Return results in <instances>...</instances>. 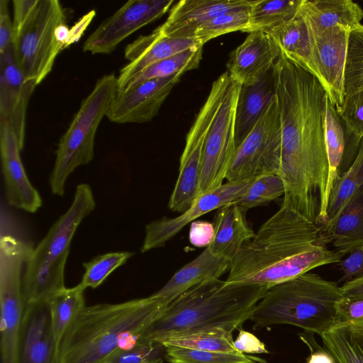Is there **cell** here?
<instances>
[{
  "label": "cell",
  "mask_w": 363,
  "mask_h": 363,
  "mask_svg": "<svg viewBox=\"0 0 363 363\" xmlns=\"http://www.w3.org/2000/svg\"><path fill=\"white\" fill-rule=\"evenodd\" d=\"M281 129L283 202L319 225L328 220L329 167L325 143L327 92L312 74L281 53L275 64Z\"/></svg>",
  "instance_id": "1"
},
{
  "label": "cell",
  "mask_w": 363,
  "mask_h": 363,
  "mask_svg": "<svg viewBox=\"0 0 363 363\" xmlns=\"http://www.w3.org/2000/svg\"><path fill=\"white\" fill-rule=\"evenodd\" d=\"M320 225L290 205L280 208L259 228L230 262L225 285H260L268 289L343 257L318 245Z\"/></svg>",
  "instance_id": "2"
},
{
  "label": "cell",
  "mask_w": 363,
  "mask_h": 363,
  "mask_svg": "<svg viewBox=\"0 0 363 363\" xmlns=\"http://www.w3.org/2000/svg\"><path fill=\"white\" fill-rule=\"evenodd\" d=\"M167 304L150 295L119 303L86 306L60 345L59 363H105L118 350L134 345Z\"/></svg>",
  "instance_id": "3"
},
{
  "label": "cell",
  "mask_w": 363,
  "mask_h": 363,
  "mask_svg": "<svg viewBox=\"0 0 363 363\" xmlns=\"http://www.w3.org/2000/svg\"><path fill=\"white\" fill-rule=\"evenodd\" d=\"M267 290L260 285H225L220 279L203 281L169 303L138 342L160 344L171 336L214 328L233 332L250 320Z\"/></svg>",
  "instance_id": "4"
},
{
  "label": "cell",
  "mask_w": 363,
  "mask_h": 363,
  "mask_svg": "<svg viewBox=\"0 0 363 363\" xmlns=\"http://www.w3.org/2000/svg\"><path fill=\"white\" fill-rule=\"evenodd\" d=\"M342 297L337 283L306 273L269 288L250 320L256 330L286 324L320 336L337 324L335 306Z\"/></svg>",
  "instance_id": "5"
},
{
  "label": "cell",
  "mask_w": 363,
  "mask_h": 363,
  "mask_svg": "<svg viewBox=\"0 0 363 363\" xmlns=\"http://www.w3.org/2000/svg\"><path fill=\"white\" fill-rule=\"evenodd\" d=\"M91 187L79 184L69 209L33 249L23 277L25 306L48 303L65 289V267L71 242L82 221L94 209Z\"/></svg>",
  "instance_id": "6"
},
{
  "label": "cell",
  "mask_w": 363,
  "mask_h": 363,
  "mask_svg": "<svg viewBox=\"0 0 363 363\" xmlns=\"http://www.w3.org/2000/svg\"><path fill=\"white\" fill-rule=\"evenodd\" d=\"M13 50L16 62L27 81L40 84L51 72L64 49L56 30L65 23L57 0H13Z\"/></svg>",
  "instance_id": "7"
},
{
  "label": "cell",
  "mask_w": 363,
  "mask_h": 363,
  "mask_svg": "<svg viewBox=\"0 0 363 363\" xmlns=\"http://www.w3.org/2000/svg\"><path fill=\"white\" fill-rule=\"evenodd\" d=\"M117 91V77L104 74L82 101L69 128L61 137L49 183L53 194L62 196L68 177L94 158L95 135Z\"/></svg>",
  "instance_id": "8"
},
{
  "label": "cell",
  "mask_w": 363,
  "mask_h": 363,
  "mask_svg": "<svg viewBox=\"0 0 363 363\" xmlns=\"http://www.w3.org/2000/svg\"><path fill=\"white\" fill-rule=\"evenodd\" d=\"M2 231L4 233H1L0 239L1 363H15L25 310L23 271L33 247L29 241Z\"/></svg>",
  "instance_id": "9"
},
{
  "label": "cell",
  "mask_w": 363,
  "mask_h": 363,
  "mask_svg": "<svg viewBox=\"0 0 363 363\" xmlns=\"http://www.w3.org/2000/svg\"><path fill=\"white\" fill-rule=\"evenodd\" d=\"M281 149V122L275 96L237 147L226 181L238 182L264 174H279Z\"/></svg>",
  "instance_id": "10"
},
{
  "label": "cell",
  "mask_w": 363,
  "mask_h": 363,
  "mask_svg": "<svg viewBox=\"0 0 363 363\" xmlns=\"http://www.w3.org/2000/svg\"><path fill=\"white\" fill-rule=\"evenodd\" d=\"M240 89V84L228 74L203 144L200 195L219 187L226 178L237 148L235 123Z\"/></svg>",
  "instance_id": "11"
},
{
  "label": "cell",
  "mask_w": 363,
  "mask_h": 363,
  "mask_svg": "<svg viewBox=\"0 0 363 363\" xmlns=\"http://www.w3.org/2000/svg\"><path fill=\"white\" fill-rule=\"evenodd\" d=\"M228 77L226 71L213 82L206 101L186 135L185 147L180 158L179 175L168 203V208L172 211L182 213L200 196L203 144Z\"/></svg>",
  "instance_id": "12"
},
{
  "label": "cell",
  "mask_w": 363,
  "mask_h": 363,
  "mask_svg": "<svg viewBox=\"0 0 363 363\" xmlns=\"http://www.w3.org/2000/svg\"><path fill=\"white\" fill-rule=\"evenodd\" d=\"M173 0H130L104 21L86 38L83 50L110 54L123 40L169 11Z\"/></svg>",
  "instance_id": "13"
},
{
  "label": "cell",
  "mask_w": 363,
  "mask_h": 363,
  "mask_svg": "<svg viewBox=\"0 0 363 363\" xmlns=\"http://www.w3.org/2000/svg\"><path fill=\"white\" fill-rule=\"evenodd\" d=\"M254 179L226 182L219 187L201 194L178 216L172 218L164 216L152 221L145 226L141 252L163 247L187 224L211 211L233 203L244 194Z\"/></svg>",
  "instance_id": "14"
},
{
  "label": "cell",
  "mask_w": 363,
  "mask_h": 363,
  "mask_svg": "<svg viewBox=\"0 0 363 363\" xmlns=\"http://www.w3.org/2000/svg\"><path fill=\"white\" fill-rule=\"evenodd\" d=\"M184 74L143 82L121 94H116L107 113L108 119L116 123H143L150 121L173 87Z\"/></svg>",
  "instance_id": "15"
},
{
  "label": "cell",
  "mask_w": 363,
  "mask_h": 363,
  "mask_svg": "<svg viewBox=\"0 0 363 363\" xmlns=\"http://www.w3.org/2000/svg\"><path fill=\"white\" fill-rule=\"evenodd\" d=\"M350 30L340 26L316 33L310 30L320 83L337 111L345 100V69Z\"/></svg>",
  "instance_id": "16"
},
{
  "label": "cell",
  "mask_w": 363,
  "mask_h": 363,
  "mask_svg": "<svg viewBox=\"0 0 363 363\" xmlns=\"http://www.w3.org/2000/svg\"><path fill=\"white\" fill-rule=\"evenodd\" d=\"M36 86L26 79L16 62L13 46L0 52V121L6 122L13 130L21 150L26 109Z\"/></svg>",
  "instance_id": "17"
},
{
  "label": "cell",
  "mask_w": 363,
  "mask_h": 363,
  "mask_svg": "<svg viewBox=\"0 0 363 363\" xmlns=\"http://www.w3.org/2000/svg\"><path fill=\"white\" fill-rule=\"evenodd\" d=\"M17 137L9 124L0 121V152L7 203L29 213L36 212L42 199L30 183L20 157Z\"/></svg>",
  "instance_id": "18"
},
{
  "label": "cell",
  "mask_w": 363,
  "mask_h": 363,
  "mask_svg": "<svg viewBox=\"0 0 363 363\" xmlns=\"http://www.w3.org/2000/svg\"><path fill=\"white\" fill-rule=\"evenodd\" d=\"M48 303L25 306L15 363H59Z\"/></svg>",
  "instance_id": "19"
},
{
  "label": "cell",
  "mask_w": 363,
  "mask_h": 363,
  "mask_svg": "<svg viewBox=\"0 0 363 363\" xmlns=\"http://www.w3.org/2000/svg\"><path fill=\"white\" fill-rule=\"evenodd\" d=\"M280 55V49L268 33H250L231 52L227 72L240 85H252L275 65Z\"/></svg>",
  "instance_id": "20"
},
{
  "label": "cell",
  "mask_w": 363,
  "mask_h": 363,
  "mask_svg": "<svg viewBox=\"0 0 363 363\" xmlns=\"http://www.w3.org/2000/svg\"><path fill=\"white\" fill-rule=\"evenodd\" d=\"M203 46L192 38L167 37L158 26L151 33L140 35L127 45L124 56L129 63L121 69L117 77V86L155 62L185 50Z\"/></svg>",
  "instance_id": "21"
},
{
  "label": "cell",
  "mask_w": 363,
  "mask_h": 363,
  "mask_svg": "<svg viewBox=\"0 0 363 363\" xmlns=\"http://www.w3.org/2000/svg\"><path fill=\"white\" fill-rule=\"evenodd\" d=\"M250 1H179L172 6L167 20L160 27L167 37L191 39L195 30L202 24L229 11L249 6Z\"/></svg>",
  "instance_id": "22"
},
{
  "label": "cell",
  "mask_w": 363,
  "mask_h": 363,
  "mask_svg": "<svg viewBox=\"0 0 363 363\" xmlns=\"http://www.w3.org/2000/svg\"><path fill=\"white\" fill-rule=\"evenodd\" d=\"M333 242L342 256L363 245V186L342 206L337 215L320 225L318 245Z\"/></svg>",
  "instance_id": "23"
},
{
  "label": "cell",
  "mask_w": 363,
  "mask_h": 363,
  "mask_svg": "<svg viewBox=\"0 0 363 363\" xmlns=\"http://www.w3.org/2000/svg\"><path fill=\"white\" fill-rule=\"evenodd\" d=\"M277 77L274 65L255 84L249 86L240 85L235 123L236 147L249 134L276 96Z\"/></svg>",
  "instance_id": "24"
},
{
  "label": "cell",
  "mask_w": 363,
  "mask_h": 363,
  "mask_svg": "<svg viewBox=\"0 0 363 363\" xmlns=\"http://www.w3.org/2000/svg\"><path fill=\"white\" fill-rule=\"evenodd\" d=\"M230 261L216 256L206 247L196 258L179 269L152 296L167 303L203 281L219 279L230 269Z\"/></svg>",
  "instance_id": "25"
},
{
  "label": "cell",
  "mask_w": 363,
  "mask_h": 363,
  "mask_svg": "<svg viewBox=\"0 0 363 363\" xmlns=\"http://www.w3.org/2000/svg\"><path fill=\"white\" fill-rule=\"evenodd\" d=\"M213 223L215 235L208 247L214 255L230 262L255 235L247 222L246 212L235 203L217 209Z\"/></svg>",
  "instance_id": "26"
},
{
  "label": "cell",
  "mask_w": 363,
  "mask_h": 363,
  "mask_svg": "<svg viewBox=\"0 0 363 363\" xmlns=\"http://www.w3.org/2000/svg\"><path fill=\"white\" fill-rule=\"evenodd\" d=\"M267 33L272 38L281 53L314 75L320 82L312 35L300 10L293 18Z\"/></svg>",
  "instance_id": "27"
},
{
  "label": "cell",
  "mask_w": 363,
  "mask_h": 363,
  "mask_svg": "<svg viewBox=\"0 0 363 363\" xmlns=\"http://www.w3.org/2000/svg\"><path fill=\"white\" fill-rule=\"evenodd\" d=\"M299 10L313 33L337 26L352 30L363 18V9L351 0H303Z\"/></svg>",
  "instance_id": "28"
},
{
  "label": "cell",
  "mask_w": 363,
  "mask_h": 363,
  "mask_svg": "<svg viewBox=\"0 0 363 363\" xmlns=\"http://www.w3.org/2000/svg\"><path fill=\"white\" fill-rule=\"evenodd\" d=\"M303 0H251L244 33H269L293 18Z\"/></svg>",
  "instance_id": "29"
},
{
  "label": "cell",
  "mask_w": 363,
  "mask_h": 363,
  "mask_svg": "<svg viewBox=\"0 0 363 363\" xmlns=\"http://www.w3.org/2000/svg\"><path fill=\"white\" fill-rule=\"evenodd\" d=\"M320 337L337 363H363V335L353 320L337 323Z\"/></svg>",
  "instance_id": "30"
},
{
  "label": "cell",
  "mask_w": 363,
  "mask_h": 363,
  "mask_svg": "<svg viewBox=\"0 0 363 363\" xmlns=\"http://www.w3.org/2000/svg\"><path fill=\"white\" fill-rule=\"evenodd\" d=\"M346 130L336 108L327 96L325 113V143L329 174L328 192L330 196L340 177L342 165L347 150Z\"/></svg>",
  "instance_id": "31"
},
{
  "label": "cell",
  "mask_w": 363,
  "mask_h": 363,
  "mask_svg": "<svg viewBox=\"0 0 363 363\" xmlns=\"http://www.w3.org/2000/svg\"><path fill=\"white\" fill-rule=\"evenodd\" d=\"M203 47L189 49L155 62L117 86L121 94L139 84L152 79L164 78L196 69L202 59Z\"/></svg>",
  "instance_id": "32"
},
{
  "label": "cell",
  "mask_w": 363,
  "mask_h": 363,
  "mask_svg": "<svg viewBox=\"0 0 363 363\" xmlns=\"http://www.w3.org/2000/svg\"><path fill=\"white\" fill-rule=\"evenodd\" d=\"M84 291L78 285L65 288L48 303L54 337L58 348L68 329L86 306Z\"/></svg>",
  "instance_id": "33"
},
{
  "label": "cell",
  "mask_w": 363,
  "mask_h": 363,
  "mask_svg": "<svg viewBox=\"0 0 363 363\" xmlns=\"http://www.w3.org/2000/svg\"><path fill=\"white\" fill-rule=\"evenodd\" d=\"M232 331L223 328H209L192 331L163 340L160 344L188 349L240 354L233 345Z\"/></svg>",
  "instance_id": "34"
},
{
  "label": "cell",
  "mask_w": 363,
  "mask_h": 363,
  "mask_svg": "<svg viewBox=\"0 0 363 363\" xmlns=\"http://www.w3.org/2000/svg\"><path fill=\"white\" fill-rule=\"evenodd\" d=\"M362 186L363 138L359 144L357 153L352 163L333 186L328 203L327 222L337 215L346 201Z\"/></svg>",
  "instance_id": "35"
},
{
  "label": "cell",
  "mask_w": 363,
  "mask_h": 363,
  "mask_svg": "<svg viewBox=\"0 0 363 363\" xmlns=\"http://www.w3.org/2000/svg\"><path fill=\"white\" fill-rule=\"evenodd\" d=\"M169 363H265L262 358L245 354L225 353L188 349L164 347Z\"/></svg>",
  "instance_id": "36"
},
{
  "label": "cell",
  "mask_w": 363,
  "mask_h": 363,
  "mask_svg": "<svg viewBox=\"0 0 363 363\" xmlns=\"http://www.w3.org/2000/svg\"><path fill=\"white\" fill-rule=\"evenodd\" d=\"M284 194V184L279 174H264L255 178L244 194L232 203L247 212L250 208L267 205Z\"/></svg>",
  "instance_id": "37"
},
{
  "label": "cell",
  "mask_w": 363,
  "mask_h": 363,
  "mask_svg": "<svg viewBox=\"0 0 363 363\" xmlns=\"http://www.w3.org/2000/svg\"><path fill=\"white\" fill-rule=\"evenodd\" d=\"M363 89V24L350 31L345 69V99Z\"/></svg>",
  "instance_id": "38"
},
{
  "label": "cell",
  "mask_w": 363,
  "mask_h": 363,
  "mask_svg": "<svg viewBox=\"0 0 363 363\" xmlns=\"http://www.w3.org/2000/svg\"><path fill=\"white\" fill-rule=\"evenodd\" d=\"M250 6V4L212 18L200 26L195 30L192 38L203 45L218 36L238 30L242 32L248 23Z\"/></svg>",
  "instance_id": "39"
},
{
  "label": "cell",
  "mask_w": 363,
  "mask_h": 363,
  "mask_svg": "<svg viewBox=\"0 0 363 363\" xmlns=\"http://www.w3.org/2000/svg\"><path fill=\"white\" fill-rule=\"evenodd\" d=\"M133 252H108L95 257L83 264L85 272L78 286L83 290L96 289L118 267L124 264Z\"/></svg>",
  "instance_id": "40"
},
{
  "label": "cell",
  "mask_w": 363,
  "mask_h": 363,
  "mask_svg": "<svg viewBox=\"0 0 363 363\" xmlns=\"http://www.w3.org/2000/svg\"><path fill=\"white\" fill-rule=\"evenodd\" d=\"M337 112L347 135L358 148L363 138V89L345 98Z\"/></svg>",
  "instance_id": "41"
},
{
  "label": "cell",
  "mask_w": 363,
  "mask_h": 363,
  "mask_svg": "<svg viewBox=\"0 0 363 363\" xmlns=\"http://www.w3.org/2000/svg\"><path fill=\"white\" fill-rule=\"evenodd\" d=\"M159 343L136 342L132 346L118 350L105 363H162V349Z\"/></svg>",
  "instance_id": "42"
},
{
  "label": "cell",
  "mask_w": 363,
  "mask_h": 363,
  "mask_svg": "<svg viewBox=\"0 0 363 363\" xmlns=\"http://www.w3.org/2000/svg\"><path fill=\"white\" fill-rule=\"evenodd\" d=\"M336 265L342 273L339 282H347L363 275V245L354 249L345 259Z\"/></svg>",
  "instance_id": "43"
},
{
  "label": "cell",
  "mask_w": 363,
  "mask_h": 363,
  "mask_svg": "<svg viewBox=\"0 0 363 363\" xmlns=\"http://www.w3.org/2000/svg\"><path fill=\"white\" fill-rule=\"evenodd\" d=\"M337 324L363 318V297L342 296L335 306Z\"/></svg>",
  "instance_id": "44"
},
{
  "label": "cell",
  "mask_w": 363,
  "mask_h": 363,
  "mask_svg": "<svg viewBox=\"0 0 363 363\" xmlns=\"http://www.w3.org/2000/svg\"><path fill=\"white\" fill-rule=\"evenodd\" d=\"M214 235L213 223L204 220H194L191 223L189 240L193 245L206 248L211 244Z\"/></svg>",
  "instance_id": "45"
},
{
  "label": "cell",
  "mask_w": 363,
  "mask_h": 363,
  "mask_svg": "<svg viewBox=\"0 0 363 363\" xmlns=\"http://www.w3.org/2000/svg\"><path fill=\"white\" fill-rule=\"evenodd\" d=\"M235 349L242 354H267L265 345L252 333L239 330L236 339L233 341Z\"/></svg>",
  "instance_id": "46"
},
{
  "label": "cell",
  "mask_w": 363,
  "mask_h": 363,
  "mask_svg": "<svg viewBox=\"0 0 363 363\" xmlns=\"http://www.w3.org/2000/svg\"><path fill=\"white\" fill-rule=\"evenodd\" d=\"M13 24L11 20L8 1H0V52L13 46Z\"/></svg>",
  "instance_id": "47"
},
{
  "label": "cell",
  "mask_w": 363,
  "mask_h": 363,
  "mask_svg": "<svg viewBox=\"0 0 363 363\" xmlns=\"http://www.w3.org/2000/svg\"><path fill=\"white\" fill-rule=\"evenodd\" d=\"M95 14L94 10L89 11L70 28V45L77 42L81 38Z\"/></svg>",
  "instance_id": "48"
},
{
  "label": "cell",
  "mask_w": 363,
  "mask_h": 363,
  "mask_svg": "<svg viewBox=\"0 0 363 363\" xmlns=\"http://www.w3.org/2000/svg\"><path fill=\"white\" fill-rule=\"evenodd\" d=\"M340 289L342 296L363 297V275L344 283Z\"/></svg>",
  "instance_id": "49"
},
{
  "label": "cell",
  "mask_w": 363,
  "mask_h": 363,
  "mask_svg": "<svg viewBox=\"0 0 363 363\" xmlns=\"http://www.w3.org/2000/svg\"><path fill=\"white\" fill-rule=\"evenodd\" d=\"M311 354L306 360V363H335L333 355L326 350L322 349L320 347L314 348L309 347Z\"/></svg>",
  "instance_id": "50"
},
{
  "label": "cell",
  "mask_w": 363,
  "mask_h": 363,
  "mask_svg": "<svg viewBox=\"0 0 363 363\" xmlns=\"http://www.w3.org/2000/svg\"><path fill=\"white\" fill-rule=\"evenodd\" d=\"M363 335V318L353 320Z\"/></svg>",
  "instance_id": "51"
},
{
  "label": "cell",
  "mask_w": 363,
  "mask_h": 363,
  "mask_svg": "<svg viewBox=\"0 0 363 363\" xmlns=\"http://www.w3.org/2000/svg\"><path fill=\"white\" fill-rule=\"evenodd\" d=\"M335 363H337V362H335Z\"/></svg>",
  "instance_id": "52"
}]
</instances>
